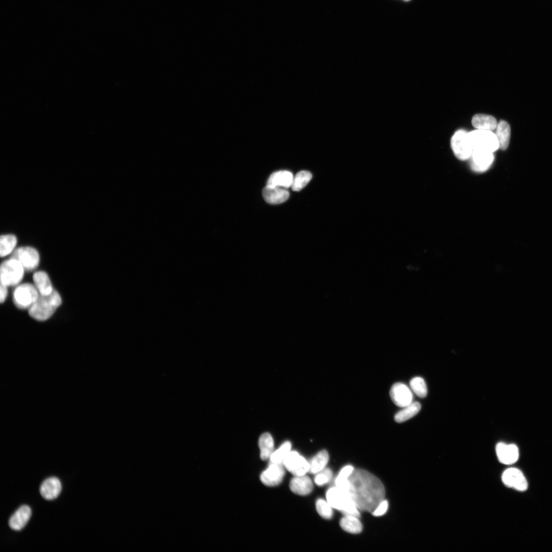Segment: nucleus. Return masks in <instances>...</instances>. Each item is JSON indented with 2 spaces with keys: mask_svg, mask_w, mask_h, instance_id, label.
<instances>
[{
  "mask_svg": "<svg viewBox=\"0 0 552 552\" xmlns=\"http://www.w3.org/2000/svg\"><path fill=\"white\" fill-rule=\"evenodd\" d=\"M359 510L372 512L384 499L383 484L376 476L361 469L354 470L345 491Z\"/></svg>",
  "mask_w": 552,
  "mask_h": 552,
  "instance_id": "f257e3e1",
  "label": "nucleus"
},
{
  "mask_svg": "<svg viewBox=\"0 0 552 552\" xmlns=\"http://www.w3.org/2000/svg\"><path fill=\"white\" fill-rule=\"evenodd\" d=\"M421 407L420 403L412 402L395 415V421L397 423H402L410 419L419 412Z\"/></svg>",
  "mask_w": 552,
  "mask_h": 552,
  "instance_id": "5701e85b",
  "label": "nucleus"
},
{
  "mask_svg": "<svg viewBox=\"0 0 552 552\" xmlns=\"http://www.w3.org/2000/svg\"><path fill=\"white\" fill-rule=\"evenodd\" d=\"M62 303L59 293L53 289L48 295L39 294L36 301L28 309L29 315L38 321H45L50 318Z\"/></svg>",
  "mask_w": 552,
  "mask_h": 552,
  "instance_id": "f03ea898",
  "label": "nucleus"
},
{
  "mask_svg": "<svg viewBox=\"0 0 552 552\" xmlns=\"http://www.w3.org/2000/svg\"><path fill=\"white\" fill-rule=\"evenodd\" d=\"M496 452L499 462L503 464L515 463L519 457V450L515 444L500 442L496 446Z\"/></svg>",
  "mask_w": 552,
  "mask_h": 552,
  "instance_id": "4468645a",
  "label": "nucleus"
},
{
  "mask_svg": "<svg viewBox=\"0 0 552 552\" xmlns=\"http://www.w3.org/2000/svg\"><path fill=\"white\" fill-rule=\"evenodd\" d=\"M354 470V467L351 465L343 467L335 479V486L345 491L348 484V478Z\"/></svg>",
  "mask_w": 552,
  "mask_h": 552,
  "instance_id": "c85d7f7f",
  "label": "nucleus"
},
{
  "mask_svg": "<svg viewBox=\"0 0 552 552\" xmlns=\"http://www.w3.org/2000/svg\"><path fill=\"white\" fill-rule=\"evenodd\" d=\"M0 291V302L3 303L6 300L8 295V286L1 283Z\"/></svg>",
  "mask_w": 552,
  "mask_h": 552,
  "instance_id": "f704fd0d",
  "label": "nucleus"
},
{
  "mask_svg": "<svg viewBox=\"0 0 552 552\" xmlns=\"http://www.w3.org/2000/svg\"><path fill=\"white\" fill-rule=\"evenodd\" d=\"M329 454L325 450L318 452L309 462V472L316 474L326 468L329 461Z\"/></svg>",
  "mask_w": 552,
  "mask_h": 552,
  "instance_id": "a878e982",
  "label": "nucleus"
},
{
  "mask_svg": "<svg viewBox=\"0 0 552 552\" xmlns=\"http://www.w3.org/2000/svg\"><path fill=\"white\" fill-rule=\"evenodd\" d=\"M495 135L499 143V148L504 150L509 146L510 136L511 128L509 124L504 120H500L497 124L495 129Z\"/></svg>",
  "mask_w": 552,
  "mask_h": 552,
  "instance_id": "4be33fe9",
  "label": "nucleus"
},
{
  "mask_svg": "<svg viewBox=\"0 0 552 552\" xmlns=\"http://www.w3.org/2000/svg\"><path fill=\"white\" fill-rule=\"evenodd\" d=\"M283 464L285 468L294 476L305 475L309 472V462L296 451H290Z\"/></svg>",
  "mask_w": 552,
  "mask_h": 552,
  "instance_id": "1a4fd4ad",
  "label": "nucleus"
},
{
  "mask_svg": "<svg viewBox=\"0 0 552 552\" xmlns=\"http://www.w3.org/2000/svg\"><path fill=\"white\" fill-rule=\"evenodd\" d=\"M293 177V174L290 171L286 170L277 171L270 175L267 180L266 185L287 189L291 187Z\"/></svg>",
  "mask_w": 552,
  "mask_h": 552,
  "instance_id": "6ab92c4d",
  "label": "nucleus"
},
{
  "mask_svg": "<svg viewBox=\"0 0 552 552\" xmlns=\"http://www.w3.org/2000/svg\"><path fill=\"white\" fill-rule=\"evenodd\" d=\"M341 527L351 534H358L362 530V525L359 517L353 515H344L340 521Z\"/></svg>",
  "mask_w": 552,
  "mask_h": 552,
  "instance_id": "393cba45",
  "label": "nucleus"
},
{
  "mask_svg": "<svg viewBox=\"0 0 552 552\" xmlns=\"http://www.w3.org/2000/svg\"><path fill=\"white\" fill-rule=\"evenodd\" d=\"M410 388L413 392L420 398L426 396L427 389L424 379L420 377H416L411 379L409 382Z\"/></svg>",
  "mask_w": 552,
  "mask_h": 552,
  "instance_id": "7c9ffc66",
  "label": "nucleus"
},
{
  "mask_svg": "<svg viewBox=\"0 0 552 552\" xmlns=\"http://www.w3.org/2000/svg\"><path fill=\"white\" fill-rule=\"evenodd\" d=\"M451 147L455 156L460 160L469 158L472 154L471 147L468 133L464 130H458L451 139Z\"/></svg>",
  "mask_w": 552,
  "mask_h": 552,
  "instance_id": "0eeeda50",
  "label": "nucleus"
},
{
  "mask_svg": "<svg viewBox=\"0 0 552 552\" xmlns=\"http://www.w3.org/2000/svg\"><path fill=\"white\" fill-rule=\"evenodd\" d=\"M34 285L39 294L47 295L53 290L52 285L48 274L43 271L35 272L33 277Z\"/></svg>",
  "mask_w": 552,
  "mask_h": 552,
  "instance_id": "aec40b11",
  "label": "nucleus"
},
{
  "mask_svg": "<svg viewBox=\"0 0 552 552\" xmlns=\"http://www.w3.org/2000/svg\"><path fill=\"white\" fill-rule=\"evenodd\" d=\"M404 1H410V0H404Z\"/></svg>",
  "mask_w": 552,
  "mask_h": 552,
  "instance_id": "c9c22d12",
  "label": "nucleus"
},
{
  "mask_svg": "<svg viewBox=\"0 0 552 552\" xmlns=\"http://www.w3.org/2000/svg\"><path fill=\"white\" fill-rule=\"evenodd\" d=\"M17 244V238L13 234L3 235L0 239V255L5 257L13 252Z\"/></svg>",
  "mask_w": 552,
  "mask_h": 552,
  "instance_id": "bb28decb",
  "label": "nucleus"
},
{
  "mask_svg": "<svg viewBox=\"0 0 552 552\" xmlns=\"http://www.w3.org/2000/svg\"><path fill=\"white\" fill-rule=\"evenodd\" d=\"M332 476V470L329 468H325L321 471L316 473L314 478L315 483L319 486H323L327 484L331 480Z\"/></svg>",
  "mask_w": 552,
  "mask_h": 552,
  "instance_id": "473e14b6",
  "label": "nucleus"
},
{
  "mask_svg": "<svg viewBox=\"0 0 552 552\" xmlns=\"http://www.w3.org/2000/svg\"><path fill=\"white\" fill-rule=\"evenodd\" d=\"M389 395L394 404L404 407L412 402V394L409 387L402 383H396L392 385Z\"/></svg>",
  "mask_w": 552,
  "mask_h": 552,
  "instance_id": "f8f14e48",
  "label": "nucleus"
},
{
  "mask_svg": "<svg viewBox=\"0 0 552 552\" xmlns=\"http://www.w3.org/2000/svg\"><path fill=\"white\" fill-rule=\"evenodd\" d=\"M316 509L319 515L325 519H330L333 516V508L326 500L318 499L316 502Z\"/></svg>",
  "mask_w": 552,
  "mask_h": 552,
  "instance_id": "2f4dec72",
  "label": "nucleus"
},
{
  "mask_svg": "<svg viewBox=\"0 0 552 552\" xmlns=\"http://www.w3.org/2000/svg\"><path fill=\"white\" fill-rule=\"evenodd\" d=\"M473 150H482L491 152L499 148V143L495 133L491 131L477 129L468 133Z\"/></svg>",
  "mask_w": 552,
  "mask_h": 552,
  "instance_id": "39448f33",
  "label": "nucleus"
},
{
  "mask_svg": "<svg viewBox=\"0 0 552 552\" xmlns=\"http://www.w3.org/2000/svg\"><path fill=\"white\" fill-rule=\"evenodd\" d=\"M502 480L507 487L519 491H524L528 487L527 481L522 472L515 468H510L504 471Z\"/></svg>",
  "mask_w": 552,
  "mask_h": 552,
  "instance_id": "9d476101",
  "label": "nucleus"
},
{
  "mask_svg": "<svg viewBox=\"0 0 552 552\" xmlns=\"http://www.w3.org/2000/svg\"><path fill=\"white\" fill-rule=\"evenodd\" d=\"M291 448L290 442L288 441L284 442L279 449L273 451L270 457V462L275 463H283L285 457L291 451Z\"/></svg>",
  "mask_w": 552,
  "mask_h": 552,
  "instance_id": "c756f323",
  "label": "nucleus"
},
{
  "mask_svg": "<svg viewBox=\"0 0 552 552\" xmlns=\"http://www.w3.org/2000/svg\"><path fill=\"white\" fill-rule=\"evenodd\" d=\"M25 270L18 261L10 258L1 264V283L8 287L17 285L23 279Z\"/></svg>",
  "mask_w": 552,
  "mask_h": 552,
  "instance_id": "20e7f679",
  "label": "nucleus"
},
{
  "mask_svg": "<svg viewBox=\"0 0 552 552\" xmlns=\"http://www.w3.org/2000/svg\"><path fill=\"white\" fill-rule=\"evenodd\" d=\"M39 293L34 286L30 283H24L17 286L13 293V301L16 307L20 309H29L36 301Z\"/></svg>",
  "mask_w": 552,
  "mask_h": 552,
  "instance_id": "423d86ee",
  "label": "nucleus"
},
{
  "mask_svg": "<svg viewBox=\"0 0 552 552\" xmlns=\"http://www.w3.org/2000/svg\"><path fill=\"white\" fill-rule=\"evenodd\" d=\"M388 502L386 500H383L372 512L374 516H380L384 515L388 509Z\"/></svg>",
  "mask_w": 552,
  "mask_h": 552,
  "instance_id": "72a5a7b5",
  "label": "nucleus"
},
{
  "mask_svg": "<svg viewBox=\"0 0 552 552\" xmlns=\"http://www.w3.org/2000/svg\"><path fill=\"white\" fill-rule=\"evenodd\" d=\"M11 258L18 261L25 270L32 271L35 269L39 263L38 251L30 246L20 247L15 249Z\"/></svg>",
  "mask_w": 552,
  "mask_h": 552,
  "instance_id": "6e6552de",
  "label": "nucleus"
},
{
  "mask_svg": "<svg viewBox=\"0 0 552 552\" xmlns=\"http://www.w3.org/2000/svg\"><path fill=\"white\" fill-rule=\"evenodd\" d=\"M31 515V510L27 505L19 508L10 517L9 525L11 529L15 531L22 530L28 523Z\"/></svg>",
  "mask_w": 552,
  "mask_h": 552,
  "instance_id": "dca6fc26",
  "label": "nucleus"
},
{
  "mask_svg": "<svg viewBox=\"0 0 552 552\" xmlns=\"http://www.w3.org/2000/svg\"><path fill=\"white\" fill-rule=\"evenodd\" d=\"M470 157L471 168L476 172L486 171L494 160L493 152L482 150H473Z\"/></svg>",
  "mask_w": 552,
  "mask_h": 552,
  "instance_id": "ddd939ff",
  "label": "nucleus"
},
{
  "mask_svg": "<svg viewBox=\"0 0 552 552\" xmlns=\"http://www.w3.org/2000/svg\"><path fill=\"white\" fill-rule=\"evenodd\" d=\"M326 500L334 509L344 515L360 517L359 510L352 498L345 491L337 487L330 488L326 493Z\"/></svg>",
  "mask_w": 552,
  "mask_h": 552,
  "instance_id": "7ed1b4c3",
  "label": "nucleus"
},
{
  "mask_svg": "<svg viewBox=\"0 0 552 552\" xmlns=\"http://www.w3.org/2000/svg\"><path fill=\"white\" fill-rule=\"evenodd\" d=\"M259 446L260 450V457L265 461L270 458L273 452V441L271 435L268 433H264L259 439Z\"/></svg>",
  "mask_w": 552,
  "mask_h": 552,
  "instance_id": "b1692460",
  "label": "nucleus"
},
{
  "mask_svg": "<svg viewBox=\"0 0 552 552\" xmlns=\"http://www.w3.org/2000/svg\"><path fill=\"white\" fill-rule=\"evenodd\" d=\"M291 491L294 493L306 495L311 493L313 486L311 479L306 475L295 476L290 482Z\"/></svg>",
  "mask_w": 552,
  "mask_h": 552,
  "instance_id": "a211bd4d",
  "label": "nucleus"
},
{
  "mask_svg": "<svg viewBox=\"0 0 552 552\" xmlns=\"http://www.w3.org/2000/svg\"><path fill=\"white\" fill-rule=\"evenodd\" d=\"M472 124L477 129L492 131L495 130L498 123L491 115L476 114L472 118Z\"/></svg>",
  "mask_w": 552,
  "mask_h": 552,
  "instance_id": "412c9836",
  "label": "nucleus"
},
{
  "mask_svg": "<svg viewBox=\"0 0 552 552\" xmlns=\"http://www.w3.org/2000/svg\"><path fill=\"white\" fill-rule=\"evenodd\" d=\"M39 491L43 498L48 500H53L58 496L61 491V482L57 477H49L42 482Z\"/></svg>",
  "mask_w": 552,
  "mask_h": 552,
  "instance_id": "f3484780",
  "label": "nucleus"
},
{
  "mask_svg": "<svg viewBox=\"0 0 552 552\" xmlns=\"http://www.w3.org/2000/svg\"><path fill=\"white\" fill-rule=\"evenodd\" d=\"M284 466L283 463L270 462L268 468L261 474L262 482L267 486H275L280 484L285 475Z\"/></svg>",
  "mask_w": 552,
  "mask_h": 552,
  "instance_id": "9b49d317",
  "label": "nucleus"
},
{
  "mask_svg": "<svg viewBox=\"0 0 552 552\" xmlns=\"http://www.w3.org/2000/svg\"><path fill=\"white\" fill-rule=\"evenodd\" d=\"M311 173L307 171H301L298 172L293 177V182L291 187L294 191H300L303 189L311 180L312 178Z\"/></svg>",
  "mask_w": 552,
  "mask_h": 552,
  "instance_id": "cd10ccee",
  "label": "nucleus"
},
{
  "mask_svg": "<svg viewBox=\"0 0 552 552\" xmlns=\"http://www.w3.org/2000/svg\"><path fill=\"white\" fill-rule=\"evenodd\" d=\"M262 195L268 203L278 204L286 201L290 194L285 188L266 185L262 190Z\"/></svg>",
  "mask_w": 552,
  "mask_h": 552,
  "instance_id": "2eb2a0df",
  "label": "nucleus"
}]
</instances>
